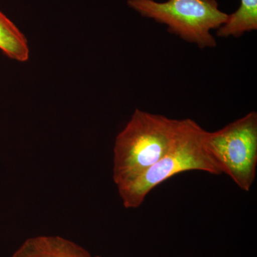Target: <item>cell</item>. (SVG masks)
<instances>
[{"label": "cell", "mask_w": 257, "mask_h": 257, "mask_svg": "<svg viewBox=\"0 0 257 257\" xmlns=\"http://www.w3.org/2000/svg\"><path fill=\"white\" fill-rule=\"evenodd\" d=\"M128 6L145 18L167 25L170 33L200 48L216 46L211 31L222 26L229 15L216 0H128Z\"/></svg>", "instance_id": "3957f363"}, {"label": "cell", "mask_w": 257, "mask_h": 257, "mask_svg": "<svg viewBox=\"0 0 257 257\" xmlns=\"http://www.w3.org/2000/svg\"><path fill=\"white\" fill-rule=\"evenodd\" d=\"M0 50L17 62H26L30 58L28 40L23 32L0 10Z\"/></svg>", "instance_id": "8992f818"}, {"label": "cell", "mask_w": 257, "mask_h": 257, "mask_svg": "<svg viewBox=\"0 0 257 257\" xmlns=\"http://www.w3.org/2000/svg\"><path fill=\"white\" fill-rule=\"evenodd\" d=\"M204 145L221 174L248 192L257 167V113L253 111L215 132H204Z\"/></svg>", "instance_id": "277c9868"}, {"label": "cell", "mask_w": 257, "mask_h": 257, "mask_svg": "<svg viewBox=\"0 0 257 257\" xmlns=\"http://www.w3.org/2000/svg\"><path fill=\"white\" fill-rule=\"evenodd\" d=\"M11 257H93L80 245L60 236L42 235L25 240Z\"/></svg>", "instance_id": "5b68a950"}, {"label": "cell", "mask_w": 257, "mask_h": 257, "mask_svg": "<svg viewBox=\"0 0 257 257\" xmlns=\"http://www.w3.org/2000/svg\"><path fill=\"white\" fill-rule=\"evenodd\" d=\"M257 30V0H241L239 9L229 15L226 23L218 29L220 37H239Z\"/></svg>", "instance_id": "52a82bcc"}, {"label": "cell", "mask_w": 257, "mask_h": 257, "mask_svg": "<svg viewBox=\"0 0 257 257\" xmlns=\"http://www.w3.org/2000/svg\"><path fill=\"white\" fill-rule=\"evenodd\" d=\"M181 119L137 109L116 139L113 180L117 189L133 182L167 153Z\"/></svg>", "instance_id": "6da1fadb"}, {"label": "cell", "mask_w": 257, "mask_h": 257, "mask_svg": "<svg viewBox=\"0 0 257 257\" xmlns=\"http://www.w3.org/2000/svg\"><path fill=\"white\" fill-rule=\"evenodd\" d=\"M93 257H100V256H93Z\"/></svg>", "instance_id": "ba28073f"}, {"label": "cell", "mask_w": 257, "mask_h": 257, "mask_svg": "<svg viewBox=\"0 0 257 257\" xmlns=\"http://www.w3.org/2000/svg\"><path fill=\"white\" fill-rule=\"evenodd\" d=\"M204 132L194 120L181 119L175 140L167 153L133 182L117 189L124 207H140L152 189L177 174L198 170L221 175L204 145Z\"/></svg>", "instance_id": "7a4b0ae2"}]
</instances>
